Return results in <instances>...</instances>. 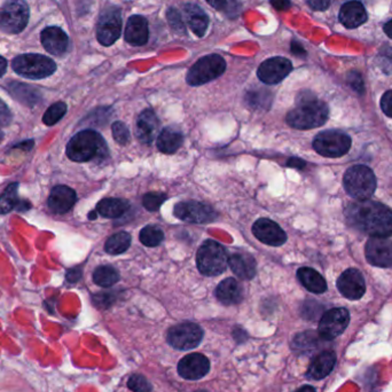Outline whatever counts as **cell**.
Segmentation results:
<instances>
[{"label":"cell","instance_id":"681fc988","mask_svg":"<svg viewBox=\"0 0 392 392\" xmlns=\"http://www.w3.org/2000/svg\"><path fill=\"white\" fill-rule=\"evenodd\" d=\"M287 164H288V167H296V169H303V167H306V162L301 160V158H290Z\"/></svg>","mask_w":392,"mask_h":392},{"label":"cell","instance_id":"ee69618b","mask_svg":"<svg viewBox=\"0 0 392 392\" xmlns=\"http://www.w3.org/2000/svg\"><path fill=\"white\" fill-rule=\"evenodd\" d=\"M381 108H382L383 113L392 117V90L383 94L382 99H381Z\"/></svg>","mask_w":392,"mask_h":392},{"label":"cell","instance_id":"277c9868","mask_svg":"<svg viewBox=\"0 0 392 392\" xmlns=\"http://www.w3.org/2000/svg\"><path fill=\"white\" fill-rule=\"evenodd\" d=\"M229 259L225 248L213 240H206L196 254L197 269L206 277L222 274L229 265Z\"/></svg>","mask_w":392,"mask_h":392},{"label":"cell","instance_id":"1f68e13d","mask_svg":"<svg viewBox=\"0 0 392 392\" xmlns=\"http://www.w3.org/2000/svg\"><path fill=\"white\" fill-rule=\"evenodd\" d=\"M93 281L98 286L108 288L119 281V271L110 265H103L94 271Z\"/></svg>","mask_w":392,"mask_h":392},{"label":"cell","instance_id":"9a60e30c","mask_svg":"<svg viewBox=\"0 0 392 392\" xmlns=\"http://www.w3.org/2000/svg\"><path fill=\"white\" fill-rule=\"evenodd\" d=\"M367 261L374 266H392V241L386 238L372 236L365 247Z\"/></svg>","mask_w":392,"mask_h":392},{"label":"cell","instance_id":"7a4b0ae2","mask_svg":"<svg viewBox=\"0 0 392 392\" xmlns=\"http://www.w3.org/2000/svg\"><path fill=\"white\" fill-rule=\"evenodd\" d=\"M328 107L310 92L297 98V106L287 115V123L297 130H311L324 126L328 119Z\"/></svg>","mask_w":392,"mask_h":392},{"label":"cell","instance_id":"db71d44e","mask_svg":"<svg viewBox=\"0 0 392 392\" xmlns=\"http://www.w3.org/2000/svg\"><path fill=\"white\" fill-rule=\"evenodd\" d=\"M295 392H317L315 391V388L311 386H304L302 388H299V389L296 390Z\"/></svg>","mask_w":392,"mask_h":392},{"label":"cell","instance_id":"603a6c76","mask_svg":"<svg viewBox=\"0 0 392 392\" xmlns=\"http://www.w3.org/2000/svg\"><path fill=\"white\" fill-rule=\"evenodd\" d=\"M148 36H149V30H148L147 20L140 15H133L130 17L126 23V33H124L126 42L135 46L145 45L148 42Z\"/></svg>","mask_w":392,"mask_h":392},{"label":"cell","instance_id":"9f6ffc18","mask_svg":"<svg viewBox=\"0 0 392 392\" xmlns=\"http://www.w3.org/2000/svg\"><path fill=\"white\" fill-rule=\"evenodd\" d=\"M3 131H1V130H0V142H1V140H3Z\"/></svg>","mask_w":392,"mask_h":392},{"label":"cell","instance_id":"60d3db41","mask_svg":"<svg viewBox=\"0 0 392 392\" xmlns=\"http://www.w3.org/2000/svg\"><path fill=\"white\" fill-rule=\"evenodd\" d=\"M347 81L350 83L352 89H354V91H357L358 93H363L365 87H363V78L360 76L359 73H357V71H352V73H350L349 76H347Z\"/></svg>","mask_w":392,"mask_h":392},{"label":"cell","instance_id":"4fadbf2b","mask_svg":"<svg viewBox=\"0 0 392 392\" xmlns=\"http://www.w3.org/2000/svg\"><path fill=\"white\" fill-rule=\"evenodd\" d=\"M350 322V313L344 308L331 309L322 315L319 322L318 333L320 338L331 341L343 334Z\"/></svg>","mask_w":392,"mask_h":392},{"label":"cell","instance_id":"4dcf8cb0","mask_svg":"<svg viewBox=\"0 0 392 392\" xmlns=\"http://www.w3.org/2000/svg\"><path fill=\"white\" fill-rule=\"evenodd\" d=\"M131 246V235L126 232H119L107 240L105 250L110 255H121Z\"/></svg>","mask_w":392,"mask_h":392},{"label":"cell","instance_id":"9c48e42d","mask_svg":"<svg viewBox=\"0 0 392 392\" xmlns=\"http://www.w3.org/2000/svg\"><path fill=\"white\" fill-rule=\"evenodd\" d=\"M350 147V137L340 131L322 132L313 140L315 151L325 158H341Z\"/></svg>","mask_w":392,"mask_h":392},{"label":"cell","instance_id":"4316f807","mask_svg":"<svg viewBox=\"0 0 392 392\" xmlns=\"http://www.w3.org/2000/svg\"><path fill=\"white\" fill-rule=\"evenodd\" d=\"M183 13L186 17L187 24L190 26L192 31L199 37L204 36L206 29H208V24H209V19L206 17V14L194 3L185 5Z\"/></svg>","mask_w":392,"mask_h":392},{"label":"cell","instance_id":"d6986e66","mask_svg":"<svg viewBox=\"0 0 392 392\" xmlns=\"http://www.w3.org/2000/svg\"><path fill=\"white\" fill-rule=\"evenodd\" d=\"M40 42L50 54L61 56L68 51L69 38L59 27H47L40 33Z\"/></svg>","mask_w":392,"mask_h":392},{"label":"cell","instance_id":"7402d4cb","mask_svg":"<svg viewBox=\"0 0 392 392\" xmlns=\"http://www.w3.org/2000/svg\"><path fill=\"white\" fill-rule=\"evenodd\" d=\"M160 126L158 116L151 110H146L139 115L135 124V137L142 144H151L156 137Z\"/></svg>","mask_w":392,"mask_h":392},{"label":"cell","instance_id":"b9f144b4","mask_svg":"<svg viewBox=\"0 0 392 392\" xmlns=\"http://www.w3.org/2000/svg\"><path fill=\"white\" fill-rule=\"evenodd\" d=\"M167 21L170 22L171 26L174 27V29L178 30V31H183V23L177 10H174V8L169 10V12H167Z\"/></svg>","mask_w":392,"mask_h":392},{"label":"cell","instance_id":"6da1fadb","mask_svg":"<svg viewBox=\"0 0 392 392\" xmlns=\"http://www.w3.org/2000/svg\"><path fill=\"white\" fill-rule=\"evenodd\" d=\"M347 216L351 224L370 236L389 238L392 235V211L382 203L370 199L352 203Z\"/></svg>","mask_w":392,"mask_h":392},{"label":"cell","instance_id":"ba28073f","mask_svg":"<svg viewBox=\"0 0 392 392\" xmlns=\"http://www.w3.org/2000/svg\"><path fill=\"white\" fill-rule=\"evenodd\" d=\"M30 10L24 0H8L0 10V30L17 35L24 30L29 22Z\"/></svg>","mask_w":392,"mask_h":392},{"label":"cell","instance_id":"8d00e7d4","mask_svg":"<svg viewBox=\"0 0 392 392\" xmlns=\"http://www.w3.org/2000/svg\"><path fill=\"white\" fill-rule=\"evenodd\" d=\"M167 195L164 193L151 192V193H147L144 196L142 204L148 211H158L161 208L162 204L167 201Z\"/></svg>","mask_w":392,"mask_h":392},{"label":"cell","instance_id":"7bdbcfd3","mask_svg":"<svg viewBox=\"0 0 392 392\" xmlns=\"http://www.w3.org/2000/svg\"><path fill=\"white\" fill-rule=\"evenodd\" d=\"M12 121V114L6 103H3V100L0 99V128L6 126L10 124Z\"/></svg>","mask_w":392,"mask_h":392},{"label":"cell","instance_id":"d6a6232c","mask_svg":"<svg viewBox=\"0 0 392 392\" xmlns=\"http://www.w3.org/2000/svg\"><path fill=\"white\" fill-rule=\"evenodd\" d=\"M19 183H13L6 187L3 193L0 195V215L10 213L19 206Z\"/></svg>","mask_w":392,"mask_h":392},{"label":"cell","instance_id":"c3c4849f","mask_svg":"<svg viewBox=\"0 0 392 392\" xmlns=\"http://www.w3.org/2000/svg\"><path fill=\"white\" fill-rule=\"evenodd\" d=\"M206 1L216 10H224L227 3V0H206Z\"/></svg>","mask_w":392,"mask_h":392},{"label":"cell","instance_id":"74e56055","mask_svg":"<svg viewBox=\"0 0 392 392\" xmlns=\"http://www.w3.org/2000/svg\"><path fill=\"white\" fill-rule=\"evenodd\" d=\"M112 130H113L114 139L119 142V145L129 144L131 135H130L129 128L126 126V123L117 121L114 123Z\"/></svg>","mask_w":392,"mask_h":392},{"label":"cell","instance_id":"d590c367","mask_svg":"<svg viewBox=\"0 0 392 392\" xmlns=\"http://www.w3.org/2000/svg\"><path fill=\"white\" fill-rule=\"evenodd\" d=\"M66 113H67V105L65 103H54L46 110L43 117V122L47 126H54L66 115Z\"/></svg>","mask_w":392,"mask_h":392},{"label":"cell","instance_id":"816d5d0a","mask_svg":"<svg viewBox=\"0 0 392 392\" xmlns=\"http://www.w3.org/2000/svg\"><path fill=\"white\" fill-rule=\"evenodd\" d=\"M7 70V61L3 56H0V77L5 75Z\"/></svg>","mask_w":392,"mask_h":392},{"label":"cell","instance_id":"5bb4252c","mask_svg":"<svg viewBox=\"0 0 392 392\" xmlns=\"http://www.w3.org/2000/svg\"><path fill=\"white\" fill-rule=\"evenodd\" d=\"M293 70L292 62L286 58H271L259 66L257 76L263 83L273 85L282 82Z\"/></svg>","mask_w":392,"mask_h":392},{"label":"cell","instance_id":"f35d334b","mask_svg":"<svg viewBox=\"0 0 392 392\" xmlns=\"http://www.w3.org/2000/svg\"><path fill=\"white\" fill-rule=\"evenodd\" d=\"M248 103L252 107H269L270 105V94L265 92V90L258 91V92H249L247 96Z\"/></svg>","mask_w":392,"mask_h":392},{"label":"cell","instance_id":"ab89813d","mask_svg":"<svg viewBox=\"0 0 392 392\" xmlns=\"http://www.w3.org/2000/svg\"><path fill=\"white\" fill-rule=\"evenodd\" d=\"M128 384L130 389L135 392H149L151 390V383L142 375H132Z\"/></svg>","mask_w":392,"mask_h":392},{"label":"cell","instance_id":"11a10c76","mask_svg":"<svg viewBox=\"0 0 392 392\" xmlns=\"http://www.w3.org/2000/svg\"><path fill=\"white\" fill-rule=\"evenodd\" d=\"M89 218L90 219L97 218V213H94V211H92V213H90V216H89Z\"/></svg>","mask_w":392,"mask_h":392},{"label":"cell","instance_id":"f6af8a7d","mask_svg":"<svg viewBox=\"0 0 392 392\" xmlns=\"http://www.w3.org/2000/svg\"><path fill=\"white\" fill-rule=\"evenodd\" d=\"M306 1L312 10H326L331 5V0H306Z\"/></svg>","mask_w":392,"mask_h":392},{"label":"cell","instance_id":"2e32d148","mask_svg":"<svg viewBox=\"0 0 392 392\" xmlns=\"http://www.w3.org/2000/svg\"><path fill=\"white\" fill-rule=\"evenodd\" d=\"M252 233L255 236L265 245L279 247L285 245L287 234L277 223L271 219L261 218L252 225Z\"/></svg>","mask_w":392,"mask_h":392},{"label":"cell","instance_id":"ffe728a7","mask_svg":"<svg viewBox=\"0 0 392 392\" xmlns=\"http://www.w3.org/2000/svg\"><path fill=\"white\" fill-rule=\"evenodd\" d=\"M76 201H77V195L73 188L59 185L52 190L47 203L53 213L62 215L71 210Z\"/></svg>","mask_w":392,"mask_h":392},{"label":"cell","instance_id":"cb8c5ba5","mask_svg":"<svg viewBox=\"0 0 392 392\" xmlns=\"http://www.w3.org/2000/svg\"><path fill=\"white\" fill-rule=\"evenodd\" d=\"M336 354L334 351H324L313 359L308 370L310 379H322L327 377L336 365Z\"/></svg>","mask_w":392,"mask_h":392},{"label":"cell","instance_id":"d4e9b609","mask_svg":"<svg viewBox=\"0 0 392 392\" xmlns=\"http://www.w3.org/2000/svg\"><path fill=\"white\" fill-rule=\"evenodd\" d=\"M216 297L218 299L219 302L225 306L239 304L243 299V289L239 281L229 278L219 283L216 289Z\"/></svg>","mask_w":392,"mask_h":392},{"label":"cell","instance_id":"5b68a950","mask_svg":"<svg viewBox=\"0 0 392 392\" xmlns=\"http://www.w3.org/2000/svg\"><path fill=\"white\" fill-rule=\"evenodd\" d=\"M344 188L349 195L358 201H365L376 190V178L373 171L366 165H354L344 174Z\"/></svg>","mask_w":392,"mask_h":392},{"label":"cell","instance_id":"f5cc1de1","mask_svg":"<svg viewBox=\"0 0 392 392\" xmlns=\"http://www.w3.org/2000/svg\"><path fill=\"white\" fill-rule=\"evenodd\" d=\"M383 29H384V33L392 39V20H390L389 22H386V24H384V28H383Z\"/></svg>","mask_w":392,"mask_h":392},{"label":"cell","instance_id":"44dd1931","mask_svg":"<svg viewBox=\"0 0 392 392\" xmlns=\"http://www.w3.org/2000/svg\"><path fill=\"white\" fill-rule=\"evenodd\" d=\"M338 19L347 29H354L366 22L368 15L363 3L357 0H351L341 7Z\"/></svg>","mask_w":392,"mask_h":392},{"label":"cell","instance_id":"f1b7e54d","mask_svg":"<svg viewBox=\"0 0 392 392\" xmlns=\"http://www.w3.org/2000/svg\"><path fill=\"white\" fill-rule=\"evenodd\" d=\"M183 137L172 128L162 130L158 137V148L164 154H174L183 145Z\"/></svg>","mask_w":392,"mask_h":392},{"label":"cell","instance_id":"f546056e","mask_svg":"<svg viewBox=\"0 0 392 392\" xmlns=\"http://www.w3.org/2000/svg\"><path fill=\"white\" fill-rule=\"evenodd\" d=\"M129 208L130 204L128 201L123 199H114V197L101 199L97 206L98 213L105 218H119L124 215Z\"/></svg>","mask_w":392,"mask_h":392},{"label":"cell","instance_id":"e575fe53","mask_svg":"<svg viewBox=\"0 0 392 392\" xmlns=\"http://www.w3.org/2000/svg\"><path fill=\"white\" fill-rule=\"evenodd\" d=\"M139 239L146 247H158L163 241L164 233L158 226L148 225L142 229Z\"/></svg>","mask_w":392,"mask_h":392},{"label":"cell","instance_id":"52a82bcc","mask_svg":"<svg viewBox=\"0 0 392 392\" xmlns=\"http://www.w3.org/2000/svg\"><path fill=\"white\" fill-rule=\"evenodd\" d=\"M226 70V62L218 54H210L196 61L187 73L186 81L190 86H199L209 83Z\"/></svg>","mask_w":392,"mask_h":392},{"label":"cell","instance_id":"484cf974","mask_svg":"<svg viewBox=\"0 0 392 392\" xmlns=\"http://www.w3.org/2000/svg\"><path fill=\"white\" fill-rule=\"evenodd\" d=\"M229 265L233 273L242 280H251L256 276V261L246 252L235 254L229 259Z\"/></svg>","mask_w":392,"mask_h":392},{"label":"cell","instance_id":"836d02e7","mask_svg":"<svg viewBox=\"0 0 392 392\" xmlns=\"http://www.w3.org/2000/svg\"><path fill=\"white\" fill-rule=\"evenodd\" d=\"M10 92L13 94L14 97L22 101L26 105L33 106L37 103L39 98L38 91L35 90L33 87L26 84L14 83L10 85Z\"/></svg>","mask_w":392,"mask_h":392},{"label":"cell","instance_id":"30bf717a","mask_svg":"<svg viewBox=\"0 0 392 392\" xmlns=\"http://www.w3.org/2000/svg\"><path fill=\"white\" fill-rule=\"evenodd\" d=\"M167 343L177 350H192L203 338L202 328L193 322H183L167 331Z\"/></svg>","mask_w":392,"mask_h":392},{"label":"cell","instance_id":"7c38bea8","mask_svg":"<svg viewBox=\"0 0 392 392\" xmlns=\"http://www.w3.org/2000/svg\"><path fill=\"white\" fill-rule=\"evenodd\" d=\"M122 33V17L117 7H110L100 15L97 27V37L103 46L113 45Z\"/></svg>","mask_w":392,"mask_h":392},{"label":"cell","instance_id":"7dc6e473","mask_svg":"<svg viewBox=\"0 0 392 392\" xmlns=\"http://www.w3.org/2000/svg\"><path fill=\"white\" fill-rule=\"evenodd\" d=\"M292 52H293L294 54L299 55V56H306V51L304 50V47L297 42L292 43Z\"/></svg>","mask_w":392,"mask_h":392},{"label":"cell","instance_id":"8992f818","mask_svg":"<svg viewBox=\"0 0 392 392\" xmlns=\"http://www.w3.org/2000/svg\"><path fill=\"white\" fill-rule=\"evenodd\" d=\"M12 68L17 75L29 80L49 77L56 70L55 62L40 54L19 55L12 61Z\"/></svg>","mask_w":392,"mask_h":392},{"label":"cell","instance_id":"83f0119b","mask_svg":"<svg viewBox=\"0 0 392 392\" xmlns=\"http://www.w3.org/2000/svg\"><path fill=\"white\" fill-rule=\"evenodd\" d=\"M297 278L306 287V289L313 294L325 293L327 290V283L322 274L311 267H302L297 271Z\"/></svg>","mask_w":392,"mask_h":392},{"label":"cell","instance_id":"bcb514c9","mask_svg":"<svg viewBox=\"0 0 392 392\" xmlns=\"http://www.w3.org/2000/svg\"><path fill=\"white\" fill-rule=\"evenodd\" d=\"M271 5L278 10H289L292 6L289 0H271Z\"/></svg>","mask_w":392,"mask_h":392},{"label":"cell","instance_id":"f907efd6","mask_svg":"<svg viewBox=\"0 0 392 392\" xmlns=\"http://www.w3.org/2000/svg\"><path fill=\"white\" fill-rule=\"evenodd\" d=\"M80 278H81V271L76 270V269L71 270L70 272L67 274L68 281H70V282H76Z\"/></svg>","mask_w":392,"mask_h":392},{"label":"cell","instance_id":"8fae6325","mask_svg":"<svg viewBox=\"0 0 392 392\" xmlns=\"http://www.w3.org/2000/svg\"><path fill=\"white\" fill-rule=\"evenodd\" d=\"M174 215L183 222L192 224H209L217 219L211 206L197 201H183L174 206Z\"/></svg>","mask_w":392,"mask_h":392},{"label":"cell","instance_id":"3957f363","mask_svg":"<svg viewBox=\"0 0 392 392\" xmlns=\"http://www.w3.org/2000/svg\"><path fill=\"white\" fill-rule=\"evenodd\" d=\"M107 144L103 137L93 130L78 132L67 145V156L74 162H89L103 158L107 155Z\"/></svg>","mask_w":392,"mask_h":392},{"label":"cell","instance_id":"ac0fdd59","mask_svg":"<svg viewBox=\"0 0 392 392\" xmlns=\"http://www.w3.org/2000/svg\"><path fill=\"white\" fill-rule=\"evenodd\" d=\"M209 370V359L201 354H188L178 363V373L186 379H202Z\"/></svg>","mask_w":392,"mask_h":392},{"label":"cell","instance_id":"e0dca14e","mask_svg":"<svg viewBox=\"0 0 392 392\" xmlns=\"http://www.w3.org/2000/svg\"><path fill=\"white\" fill-rule=\"evenodd\" d=\"M338 288L340 293L347 299H360L366 292V283L363 274L356 269H350L341 274L338 280Z\"/></svg>","mask_w":392,"mask_h":392}]
</instances>
